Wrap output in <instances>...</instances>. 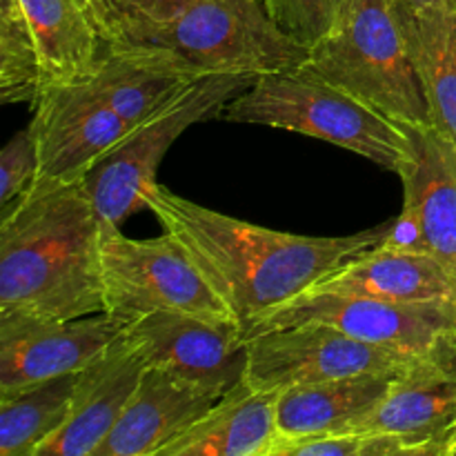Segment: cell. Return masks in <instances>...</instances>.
Segmentation results:
<instances>
[{"instance_id":"cell-10","label":"cell","mask_w":456,"mask_h":456,"mask_svg":"<svg viewBox=\"0 0 456 456\" xmlns=\"http://www.w3.org/2000/svg\"><path fill=\"white\" fill-rule=\"evenodd\" d=\"M38 150L36 181H83L89 169L134 129L87 78L53 85L34 101L27 125Z\"/></svg>"},{"instance_id":"cell-2","label":"cell","mask_w":456,"mask_h":456,"mask_svg":"<svg viewBox=\"0 0 456 456\" xmlns=\"http://www.w3.org/2000/svg\"><path fill=\"white\" fill-rule=\"evenodd\" d=\"M101 227L83 181H36L0 209V314L80 319L105 312Z\"/></svg>"},{"instance_id":"cell-9","label":"cell","mask_w":456,"mask_h":456,"mask_svg":"<svg viewBox=\"0 0 456 456\" xmlns=\"http://www.w3.org/2000/svg\"><path fill=\"white\" fill-rule=\"evenodd\" d=\"M248 346L249 363L245 381L256 390L274 392L401 370L417 359L359 341L323 323L267 330L248 337Z\"/></svg>"},{"instance_id":"cell-14","label":"cell","mask_w":456,"mask_h":456,"mask_svg":"<svg viewBox=\"0 0 456 456\" xmlns=\"http://www.w3.org/2000/svg\"><path fill=\"white\" fill-rule=\"evenodd\" d=\"M147 363L127 328L78 372L67 421L36 456H94L132 401Z\"/></svg>"},{"instance_id":"cell-15","label":"cell","mask_w":456,"mask_h":456,"mask_svg":"<svg viewBox=\"0 0 456 456\" xmlns=\"http://www.w3.org/2000/svg\"><path fill=\"white\" fill-rule=\"evenodd\" d=\"M218 399L167 370L145 368L123 417L94 456H159Z\"/></svg>"},{"instance_id":"cell-27","label":"cell","mask_w":456,"mask_h":456,"mask_svg":"<svg viewBox=\"0 0 456 456\" xmlns=\"http://www.w3.org/2000/svg\"><path fill=\"white\" fill-rule=\"evenodd\" d=\"M38 150L29 127L13 134L0 151V209L18 203L38 178Z\"/></svg>"},{"instance_id":"cell-23","label":"cell","mask_w":456,"mask_h":456,"mask_svg":"<svg viewBox=\"0 0 456 456\" xmlns=\"http://www.w3.org/2000/svg\"><path fill=\"white\" fill-rule=\"evenodd\" d=\"M78 372L0 396V454L36 456L67 421Z\"/></svg>"},{"instance_id":"cell-20","label":"cell","mask_w":456,"mask_h":456,"mask_svg":"<svg viewBox=\"0 0 456 456\" xmlns=\"http://www.w3.org/2000/svg\"><path fill=\"white\" fill-rule=\"evenodd\" d=\"M85 78L134 127L159 114L200 76L165 52L105 49Z\"/></svg>"},{"instance_id":"cell-6","label":"cell","mask_w":456,"mask_h":456,"mask_svg":"<svg viewBox=\"0 0 456 456\" xmlns=\"http://www.w3.org/2000/svg\"><path fill=\"white\" fill-rule=\"evenodd\" d=\"M254 74H209L183 89L159 114L136 125L83 178L102 223L120 225L145 208V194L169 147L196 123L221 116L227 102L254 83Z\"/></svg>"},{"instance_id":"cell-19","label":"cell","mask_w":456,"mask_h":456,"mask_svg":"<svg viewBox=\"0 0 456 456\" xmlns=\"http://www.w3.org/2000/svg\"><path fill=\"white\" fill-rule=\"evenodd\" d=\"M392 9L430 102L432 127L456 145V0H392Z\"/></svg>"},{"instance_id":"cell-4","label":"cell","mask_w":456,"mask_h":456,"mask_svg":"<svg viewBox=\"0 0 456 456\" xmlns=\"http://www.w3.org/2000/svg\"><path fill=\"white\" fill-rule=\"evenodd\" d=\"M307 65L403 127H432L392 0H346L337 27L310 49Z\"/></svg>"},{"instance_id":"cell-5","label":"cell","mask_w":456,"mask_h":456,"mask_svg":"<svg viewBox=\"0 0 456 456\" xmlns=\"http://www.w3.org/2000/svg\"><path fill=\"white\" fill-rule=\"evenodd\" d=\"M105 49L165 52L199 76H258L310 61V49L285 36L261 0H191L172 20Z\"/></svg>"},{"instance_id":"cell-26","label":"cell","mask_w":456,"mask_h":456,"mask_svg":"<svg viewBox=\"0 0 456 456\" xmlns=\"http://www.w3.org/2000/svg\"><path fill=\"white\" fill-rule=\"evenodd\" d=\"M276 27L312 49L337 27L346 0H261Z\"/></svg>"},{"instance_id":"cell-24","label":"cell","mask_w":456,"mask_h":456,"mask_svg":"<svg viewBox=\"0 0 456 456\" xmlns=\"http://www.w3.org/2000/svg\"><path fill=\"white\" fill-rule=\"evenodd\" d=\"M45 89L43 65L16 0H0V98L34 102Z\"/></svg>"},{"instance_id":"cell-29","label":"cell","mask_w":456,"mask_h":456,"mask_svg":"<svg viewBox=\"0 0 456 456\" xmlns=\"http://www.w3.org/2000/svg\"><path fill=\"white\" fill-rule=\"evenodd\" d=\"M450 456H456V432H454V439H452V448H450Z\"/></svg>"},{"instance_id":"cell-12","label":"cell","mask_w":456,"mask_h":456,"mask_svg":"<svg viewBox=\"0 0 456 456\" xmlns=\"http://www.w3.org/2000/svg\"><path fill=\"white\" fill-rule=\"evenodd\" d=\"M125 328L110 312L80 319L0 314V396L80 372Z\"/></svg>"},{"instance_id":"cell-7","label":"cell","mask_w":456,"mask_h":456,"mask_svg":"<svg viewBox=\"0 0 456 456\" xmlns=\"http://www.w3.org/2000/svg\"><path fill=\"white\" fill-rule=\"evenodd\" d=\"M101 265L105 312L127 325L154 312L239 323L190 254L167 232L159 239L138 240L125 236L120 225L102 223Z\"/></svg>"},{"instance_id":"cell-1","label":"cell","mask_w":456,"mask_h":456,"mask_svg":"<svg viewBox=\"0 0 456 456\" xmlns=\"http://www.w3.org/2000/svg\"><path fill=\"white\" fill-rule=\"evenodd\" d=\"M145 208L183 245L234 319L249 328L319 285L350 258L379 248L392 221L350 236H298L214 212L165 190L159 181Z\"/></svg>"},{"instance_id":"cell-21","label":"cell","mask_w":456,"mask_h":456,"mask_svg":"<svg viewBox=\"0 0 456 456\" xmlns=\"http://www.w3.org/2000/svg\"><path fill=\"white\" fill-rule=\"evenodd\" d=\"M401 370L281 390L276 403L279 436L350 430L359 419L381 403Z\"/></svg>"},{"instance_id":"cell-25","label":"cell","mask_w":456,"mask_h":456,"mask_svg":"<svg viewBox=\"0 0 456 456\" xmlns=\"http://www.w3.org/2000/svg\"><path fill=\"white\" fill-rule=\"evenodd\" d=\"M191 0H83L105 47H120L172 20Z\"/></svg>"},{"instance_id":"cell-28","label":"cell","mask_w":456,"mask_h":456,"mask_svg":"<svg viewBox=\"0 0 456 456\" xmlns=\"http://www.w3.org/2000/svg\"><path fill=\"white\" fill-rule=\"evenodd\" d=\"M410 3H417V4H435V3H441V0H410Z\"/></svg>"},{"instance_id":"cell-8","label":"cell","mask_w":456,"mask_h":456,"mask_svg":"<svg viewBox=\"0 0 456 456\" xmlns=\"http://www.w3.org/2000/svg\"><path fill=\"white\" fill-rule=\"evenodd\" d=\"M301 323L332 325L359 341L419 356L456 337V303H396L307 289L245 328V337Z\"/></svg>"},{"instance_id":"cell-18","label":"cell","mask_w":456,"mask_h":456,"mask_svg":"<svg viewBox=\"0 0 456 456\" xmlns=\"http://www.w3.org/2000/svg\"><path fill=\"white\" fill-rule=\"evenodd\" d=\"M279 392L243 381L159 456H270L279 436Z\"/></svg>"},{"instance_id":"cell-17","label":"cell","mask_w":456,"mask_h":456,"mask_svg":"<svg viewBox=\"0 0 456 456\" xmlns=\"http://www.w3.org/2000/svg\"><path fill=\"white\" fill-rule=\"evenodd\" d=\"M312 289L396 303H456V281L435 256L387 243L350 258Z\"/></svg>"},{"instance_id":"cell-16","label":"cell","mask_w":456,"mask_h":456,"mask_svg":"<svg viewBox=\"0 0 456 456\" xmlns=\"http://www.w3.org/2000/svg\"><path fill=\"white\" fill-rule=\"evenodd\" d=\"M412 159L399 174L403 209L414 218L423 252L456 281V145L436 127H408Z\"/></svg>"},{"instance_id":"cell-22","label":"cell","mask_w":456,"mask_h":456,"mask_svg":"<svg viewBox=\"0 0 456 456\" xmlns=\"http://www.w3.org/2000/svg\"><path fill=\"white\" fill-rule=\"evenodd\" d=\"M27 22L40 65L45 89L74 83L92 74L105 52L83 0H16Z\"/></svg>"},{"instance_id":"cell-11","label":"cell","mask_w":456,"mask_h":456,"mask_svg":"<svg viewBox=\"0 0 456 456\" xmlns=\"http://www.w3.org/2000/svg\"><path fill=\"white\" fill-rule=\"evenodd\" d=\"M350 432H387L401 436L412 456H450L456 432V337L405 365L381 403Z\"/></svg>"},{"instance_id":"cell-13","label":"cell","mask_w":456,"mask_h":456,"mask_svg":"<svg viewBox=\"0 0 456 456\" xmlns=\"http://www.w3.org/2000/svg\"><path fill=\"white\" fill-rule=\"evenodd\" d=\"M147 368H160L225 396L248 377L243 325L216 323L183 312H154L127 325Z\"/></svg>"},{"instance_id":"cell-3","label":"cell","mask_w":456,"mask_h":456,"mask_svg":"<svg viewBox=\"0 0 456 456\" xmlns=\"http://www.w3.org/2000/svg\"><path fill=\"white\" fill-rule=\"evenodd\" d=\"M232 123L267 125L350 150L401 174L412 159L408 127L312 69L310 65L258 74L221 111Z\"/></svg>"}]
</instances>
